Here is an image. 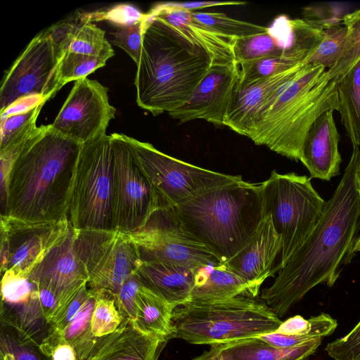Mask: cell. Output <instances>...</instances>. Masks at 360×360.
Segmentation results:
<instances>
[{"label":"cell","mask_w":360,"mask_h":360,"mask_svg":"<svg viewBox=\"0 0 360 360\" xmlns=\"http://www.w3.org/2000/svg\"><path fill=\"white\" fill-rule=\"evenodd\" d=\"M352 153L343 176L323 214L302 246L279 269L273 284L262 290L261 300L279 318L313 288L324 283L332 287L342 266L356 253L354 248L360 229V197L356 170L360 161L359 146Z\"/></svg>","instance_id":"1"},{"label":"cell","mask_w":360,"mask_h":360,"mask_svg":"<svg viewBox=\"0 0 360 360\" xmlns=\"http://www.w3.org/2000/svg\"><path fill=\"white\" fill-rule=\"evenodd\" d=\"M82 145L51 124L37 127L13 164L4 215L37 223L68 218Z\"/></svg>","instance_id":"2"},{"label":"cell","mask_w":360,"mask_h":360,"mask_svg":"<svg viewBox=\"0 0 360 360\" xmlns=\"http://www.w3.org/2000/svg\"><path fill=\"white\" fill-rule=\"evenodd\" d=\"M212 65L204 50L147 13L134 81L138 105L153 116L174 110L189 98Z\"/></svg>","instance_id":"3"},{"label":"cell","mask_w":360,"mask_h":360,"mask_svg":"<svg viewBox=\"0 0 360 360\" xmlns=\"http://www.w3.org/2000/svg\"><path fill=\"white\" fill-rule=\"evenodd\" d=\"M328 110L338 111L336 81L328 77L325 68L304 65L261 108L248 138L301 162L311 125Z\"/></svg>","instance_id":"4"},{"label":"cell","mask_w":360,"mask_h":360,"mask_svg":"<svg viewBox=\"0 0 360 360\" xmlns=\"http://www.w3.org/2000/svg\"><path fill=\"white\" fill-rule=\"evenodd\" d=\"M181 226L224 264L250 240L264 217L260 184L242 179L174 207Z\"/></svg>","instance_id":"5"},{"label":"cell","mask_w":360,"mask_h":360,"mask_svg":"<svg viewBox=\"0 0 360 360\" xmlns=\"http://www.w3.org/2000/svg\"><path fill=\"white\" fill-rule=\"evenodd\" d=\"M282 321L256 297L188 302L174 311L172 338L193 345H225L274 332Z\"/></svg>","instance_id":"6"},{"label":"cell","mask_w":360,"mask_h":360,"mask_svg":"<svg viewBox=\"0 0 360 360\" xmlns=\"http://www.w3.org/2000/svg\"><path fill=\"white\" fill-rule=\"evenodd\" d=\"M68 219L76 231L117 229L115 157L111 135L82 145Z\"/></svg>","instance_id":"7"},{"label":"cell","mask_w":360,"mask_h":360,"mask_svg":"<svg viewBox=\"0 0 360 360\" xmlns=\"http://www.w3.org/2000/svg\"><path fill=\"white\" fill-rule=\"evenodd\" d=\"M311 177L295 172H271L260 183L264 217L270 214L281 237L278 269L283 268L319 223L326 201L311 183Z\"/></svg>","instance_id":"8"},{"label":"cell","mask_w":360,"mask_h":360,"mask_svg":"<svg viewBox=\"0 0 360 360\" xmlns=\"http://www.w3.org/2000/svg\"><path fill=\"white\" fill-rule=\"evenodd\" d=\"M128 234L142 262L172 264L193 270L222 264L181 226L173 206L158 210L143 228Z\"/></svg>","instance_id":"9"},{"label":"cell","mask_w":360,"mask_h":360,"mask_svg":"<svg viewBox=\"0 0 360 360\" xmlns=\"http://www.w3.org/2000/svg\"><path fill=\"white\" fill-rule=\"evenodd\" d=\"M74 236L75 250L86 270L90 289L115 295L142 264L136 246L127 233L74 229Z\"/></svg>","instance_id":"10"},{"label":"cell","mask_w":360,"mask_h":360,"mask_svg":"<svg viewBox=\"0 0 360 360\" xmlns=\"http://www.w3.org/2000/svg\"><path fill=\"white\" fill-rule=\"evenodd\" d=\"M142 169L165 201L176 207L220 186L242 179L169 156L152 144L127 136Z\"/></svg>","instance_id":"11"},{"label":"cell","mask_w":360,"mask_h":360,"mask_svg":"<svg viewBox=\"0 0 360 360\" xmlns=\"http://www.w3.org/2000/svg\"><path fill=\"white\" fill-rule=\"evenodd\" d=\"M110 135L115 157L117 229L132 233L143 228L155 211L170 205L142 169L127 135Z\"/></svg>","instance_id":"12"},{"label":"cell","mask_w":360,"mask_h":360,"mask_svg":"<svg viewBox=\"0 0 360 360\" xmlns=\"http://www.w3.org/2000/svg\"><path fill=\"white\" fill-rule=\"evenodd\" d=\"M60 56L46 30L38 33L5 72L0 89V113L31 97L44 101L60 89Z\"/></svg>","instance_id":"13"},{"label":"cell","mask_w":360,"mask_h":360,"mask_svg":"<svg viewBox=\"0 0 360 360\" xmlns=\"http://www.w3.org/2000/svg\"><path fill=\"white\" fill-rule=\"evenodd\" d=\"M68 218L30 222L1 215V273L12 270L29 276L46 255L67 236Z\"/></svg>","instance_id":"14"},{"label":"cell","mask_w":360,"mask_h":360,"mask_svg":"<svg viewBox=\"0 0 360 360\" xmlns=\"http://www.w3.org/2000/svg\"><path fill=\"white\" fill-rule=\"evenodd\" d=\"M115 112L109 103L108 88L86 77L75 82L51 125L62 135L84 144L106 135Z\"/></svg>","instance_id":"15"},{"label":"cell","mask_w":360,"mask_h":360,"mask_svg":"<svg viewBox=\"0 0 360 360\" xmlns=\"http://www.w3.org/2000/svg\"><path fill=\"white\" fill-rule=\"evenodd\" d=\"M238 77L236 64L212 65L189 98L169 115L181 123L203 120L224 126Z\"/></svg>","instance_id":"16"},{"label":"cell","mask_w":360,"mask_h":360,"mask_svg":"<svg viewBox=\"0 0 360 360\" xmlns=\"http://www.w3.org/2000/svg\"><path fill=\"white\" fill-rule=\"evenodd\" d=\"M29 277L36 284L53 292L60 304L58 315L79 290L88 284L86 270L75 250L72 225L65 238L46 255Z\"/></svg>","instance_id":"17"},{"label":"cell","mask_w":360,"mask_h":360,"mask_svg":"<svg viewBox=\"0 0 360 360\" xmlns=\"http://www.w3.org/2000/svg\"><path fill=\"white\" fill-rule=\"evenodd\" d=\"M1 274L0 319L13 323L41 344L51 327L43 314L37 285L29 276L12 270Z\"/></svg>","instance_id":"18"},{"label":"cell","mask_w":360,"mask_h":360,"mask_svg":"<svg viewBox=\"0 0 360 360\" xmlns=\"http://www.w3.org/2000/svg\"><path fill=\"white\" fill-rule=\"evenodd\" d=\"M304 65H298L285 72L245 84H240L236 82L224 117V126L248 137L261 108L283 85L297 75Z\"/></svg>","instance_id":"19"},{"label":"cell","mask_w":360,"mask_h":360,"mask_svg":"<svg viewBox=\"0 0 360 360\" xmlns=\"http://www.w3.org/2000/svg\"><path fill=\"white\" fill-rule=\"evenodd\" d=\"M281 248V237L274 229L271 215L266 214L249 242L224 264L260 288L263 282L274 275L273 264Z\"/></svg>","instance_id":"20"},{"label":"cell","mask_w":360,"mask_h":360,"mask_svg":"<svg viewBox=\"0 0 360 360\" xmlns=\"http://www.w3.org/2000/svg\"><path fill=\"white\" fill-rule=\"evenodd\" d=\"M339 141L333 110H328L313 123L304 143L301 162L311 178L330 181L340 174Z\"/></svg>","instance_id":"21"},{"label":"cell","mask_w":360,"mask_h":360,"mask_svg":"<svg viewBox=\"0 0 360 360\" xmlns=\"http://www.w3.org/2000/svg\"><path fill=\"white\" fill-rule=\"evenodd\" d=\"M191 11L167 7L162 3L154 6L148 16L169 24L195 46L204 50L214 65L235 64L232 50L234 39L220 34L196 20Z\"/></svg>","instance_id":"22"},{"label":"cell","mask_w":360,"mask_h":360,"mask_svg":"<svg viewBox=\"0 0 360 360\" xmlns=\"http://www.w3.org/2000/svg\"><path fill=\"white\" fill-rule=\"evenodd\" d=\"M167 341L122 322L115 332L97 338L84 360H158Z\"/></svg>","instance_id":"23"},{"label":"cell","mask_w":360,"mask_h":360,"mask_svg":"<svg viewBox=\"0 0 360 360\" xmlns=\"http://www.w3.org/2000/svg\"><path fill=\"white\" fill-rule=\"evenodd\" d=\"M60 57L66 52L109 59L114 51L105 31L93 23L84 13H77L46 30Z\"/></svg>","instance_id":"24"},{"label":"cell","mask_w":360,"mask_h":360,"mask_svg":"<svg viewBox=\"0 0 360 360\" xmlns=\"http://www.w3.org/2000/svg\"><path fill=\"white\" fill-rule=\"evenodd\" d=\"M195 271L172 264L142 262L136 274L143 286L176 308L189 301Z\"/></svg>","instance_id":"25"},{"label":"cell","mask_w":360,"mask_h":360,"mask_svg":"<svg viewBox=\"0 0 360 360\" xmlns=\"http://www.w3.org/2000/svg\"><path fill=\"white\" fill-rule=\"evenodd\" d=\"M259 289L224 264L211 265L195 271V285L188 302H212L237 296L256 297Z\"/></svg>","instance_id":"26"},{"label":"cell","mask_w":360,"mask_h":360,"mask_svg":"<svg viewBox=\"0 0 360 360\" xmlns=\"http://www.w3.org/2000/svg\"><path fill=\"white\" fill-rule=\"evenodd\" d=\"M175 307L141 285L137 293L136 314L131 323L140 331L166 340L173 333V314Z\"/></svg>","instance_id":"27"},{"label":"cell","mask_w":360,"mask_h":360,"mask_svg":"<svg viewBox=\"0 0 360 360\" xmlns=\"http://www.w3.org/2000/svg\"><path fill=\"white\" fill-rule=\"evenodd\" d=\"M321 342V338H317L296 347L283 348L255 337L223 345L234 360H304L316 351Z\"/></svg>","instance_id":"28"},{"label":"cell","mask_w":360,"mask_h":360,"mask_svg":"<svg viewBox=\"0 0 360 360\" xmlns=\"http://www.w3.org/2000/svg\"><path fill=\"white\" fill-rule=\"evenodd\" d=\"M338 112L352 144L360 146V60L336 81Z\"/></svg>","instance_id":"29"},{"label":"cell","mask_w":360,"mask_h":360,"mask_svg":"<svg viewBox=\"0 0 360 360\" xmlns=\"http://www.w3.org/2000/svg\"><path fill=\"white\" fill-rule=\"evenodd\" d=\"M232 50L236 65L281 56L288 51L278 35L270 27L265 32L234 39Z\"/></svg>","instance_id":"30"},{"label":"cell","mask_w":360,"mask_h":360,"mask_svg":"<svg viewBox=\"0 0 360 360\" xmlns=\"http://www.w3.org/2000/svg\"><path fill=\"white\" fill-rule=\"evenodd\" d=\"M0 360H51L41 345L13 323L0 319Z\"/></svg>","instance_id":"31"},{"label":"cell","mask_w":360,"mask_h":360,"mask_svg":"<svg viewBox=\"0 0 360 360\" xmlns=\"http://www.w3.org/2000/svg\"><path fill=\"white\" fill-rule=\"evenodd\" d=\"M96 297L97 292L90 289L87 300L73 320L63 331L55 330L75 349L79 360L85 359L97 338L91 332V319Z\"/></svg>","instance_id":"32"},{"label":"cell","mask_w":360,"mask_h":360,"mask_svg":"<svg viewBox=\"0 0 360 360\" xmlns=\"http://www.w3.org/2000/svg\"><path fill=\"white\" fill-rule=\"evenodd\" d=\"M44 103H40L27 110L1 118L0 154L20 146L33 134L37 128V119Z\"/></svg>","instance_id":"33"},{"label":"cell","mask_w":360,"mask_h":360,"mask_svg":"<svg viewBox=\"0 0 360 360\" xmlns=\"http://www.w3.org/2000/svg\"><path fill=\"white\" fill-rule=\"evenodd\" d=\"M347 28L345 42L341 56L327 70L330 79L337 81L360 60V8L347 13L342 20Z\"/></svg>","instance_id":"34"},{"label":"cell","mask_w":360,"mask_h":360,"mask_svg":"<svg viewBox=\"0 0 360 360\" xmlns=\"http://www.w3.org/2000/svg\"><path fill=\"white\" fill-rule=\"evenodd\" d=\"M338 327V321L329 314L321 313L306 319L295 315L282 321L275 332L287 335L307 336L311 339L331 335Z\"/></svg>","instance_id":"35"},{"label":"cell","mask_w":360,"mask_h":360,"mask_svg":"<svg viewBox=\"0 0 360 360\" xmlns=\"http://www.w3.org/2000/svg\"><path fill=\"white\" fill-rule=\"evenodd\" d=\"M193 17L210 30L232 39L245 37L267 31V27L227 16L221 13L192 11Z\"/></svg>","instance_id":"36"},{"label":"cell","mask_w":360,"mask_h":360,"mask_svg":"<svg viewBox=\"0 0 360 360\" xmlns=\"http://www.w3.org/2000/svg\"><path fill=\"white\" fill-rule=\"evenodd\" d=\"M346 33L347 28L343 25L324 27L323 39L306 64L332 68L342 55Z\"/></svg>","instance_id":"37"},{"label":"cell","mask_w":360,"mask_h":360,"mask_svg":"<svg viewBox=\"0 0 360 360\" xmlns=\"http://www.w3.org/2000/svg\"><path fill=\"white\" fill-rule=\"evenodd\" d=\"M96 292L91 332L96 338H101L117 330L122 323V318L116 307L113 295L105 291Z\"/></svg>","instance_id":"38"},{"label":"cell","mask_w":360,"mask_h":360,"mask_svg":"<svg viewBox=\"0 0 360 360\" xmlns=\"http://www.w3.org/2000/svg\"><path fill=\"white\" fill-rule=\"evenodd\" d=\"M108 59L88 55L66 52L59 64L60 88L72 81L86 78L96 70L103 67Z\"/></svg>","instance_id":"39"},{"label":"cell","mask_w":360,"mask_h":360,"mask_svg":"<svg viewBox=\"0 0 360 360\" xmlns=\"http://www.w3.org/2000/svg\"><path fill=\"white\" fill-rule=\"evenodd\" d=\"M146 18L135 24L117 27L113 32L112 44L123 49L139 65Z\"/></svg>","instance_id":"40"},{"label":"cell","mask_w":360,"mask_h":360,"mask_svg":"<svg viewBox=\"0 0 360 360\" xmlns=\"http://www.w3.org/2000/svg\"><path fill=\"white\" fill-rule=\"evenodd\" d=\"M141 283L136 273L127 278L119 291L113 295L122 322H133L136 314L137 293Z\"/></svg>","instance_id":"41"},{"label":"cell","mask_w":360,"mask_h":360,"mask_svg":"<svg viewBox=\"0 0 360 360\" xmlns=\"http://www.w3.org/2000/svg\"><path fill=\"white\" fill-rule=\"evenodd\" d=\"M91 21L108 20L120 26L129 25L143 20L147 13L141 12L131 4H118L105 11L86 13Z\"/></svg>","instance_id":"42"},{"label":"cell","mask_w":360,"mask_h":360,"mask_svg":"<svg viewBox=\"0 0 360 360\" xmlns=\"http://www.w3.org/2000/svg\"><path fill=\"white\" fill-rule=\"evenodd\" d=\"M326 352L334 360H360V321L347 335L328 343Z\"/></svg>","instance_id":"43"},{"label":"cell","mask_w":360,"mask_h":360,"mask_svg":"<svg viewBox=\"0 0 360 360\" xmlns=\"http://www.w3.org/2000/svg\"><path fill=\"white\" fill-rule=\"evenodd\" d=\"M40 345L51 360H79L75 349L55 330H52Z\"/></svg>","instance_id":"44"},{"label":"cell","mask_w":360,"mask_h":360,"mask_svg":"<svg viewBox=\"0 0 360 360\" xmlns=\"http://www.w3.org/2000/svg\"><path fill=\"white\" fill-rule=\"evenodd\" d=\"M90 295L87 285L83 286L76 295L56 317L51 324V330L63 331L73 320Z\"/></svg>","instance_id":"45"},{"label":"cell","mask_w":360,"mask_h":360,"mask_svg":"<svg viewBox=\"0 0 360 360\" xmlns=\"http://www.w3.org/2000/svg\"><path fill=\"white\" fill-rule=\"evenodd\" d=\"M37 288L43 314L51 326L60 311L58 300L53 292L49 288L37 285Z\"/></svg>","instance_id":"46"},{"label":"cell","mask_w":360,"mask_h":360,"mask_svg":"<svg viewBox=\"0 0 360 360\" xmlns=\"http://www.w3.org/2000/svg\"><path fill=\"white\" fill-rule=\"evenodd\" d=\"M257 338L271 346L283 348L296 347L314 340L307 336L287 335L275 331Z\"/></svg>","instance_id":"47"},{"label":"cell","mask_w":360,"mask_h":360,"mask_svg":"<svg viewBox=\"0 0 360 360\" xmlns=\"http://www.w3.org/2000/svg\"><path fill=\"white\" fill-rule=\"evenodd\" d=\"M167 7L184 9L194 11L195 9L217 6H240L246 3L244 1H193V2H164L162 3Z\"/></svg>","instance_id":"48"},{"label":"cell","mask_w":360,"mask_h":360,"mask_svg":"<svg viewBox=\"0 0 360 360\" xmlns=\"http://www.w3.org/2000/svg\"><path fill=\"white\" fill-rule=\"evenodd\" d=\"M192 360H234L223 345L210 346L208 350L194 357Z\"/></svg>","instance_id":"49"},{"label":"cell","mask_w":360,"mask_h":360,"mask_svg":"<svg viewBox=\"0 0 360 360\" xmlns=\"http://www.w3.org/2000/svg\"><path fill=\"white\" fill-rule=\"evenodd\" d=\"M356 190L360 197V161L358 164L356 170Z\"/></svg>","instance_id":"50"},{"label":"cell","mask_w":360,"mask_h":360,"mask_svg":"<svg viewBox=\"0 0 360 360\" xmlns=\"http://www.w3.org/2000/svg\"><path fill=\"white\" fill-rule=\"evenodd\" d=\"M354 252L356 253L357 252H360V236L357 238L356 241L354 245Z\"/></svg>","instance_id":"51"}]
</instances>
